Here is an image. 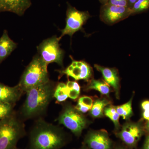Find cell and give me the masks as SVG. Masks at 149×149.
<instances>
[{"mask_svg":"<svg viewBox=\"0 0 149 149\" xmlns=\"http://www.w3.org/2000/svg\"><path fill=\"white\" fill-rule=\"evenodd\" d=\"M65 143V135L60 128L40 120L30 134L29 149H59Z\"/></svg>","mask_w":149,"mask_h":149,"instance_id":"6da1fadb","label":"cell"},{"mask_svg":"<svg viewBox=\"0 0 149 149\" xmlns=\"http://www.w3.org/2000/svg\"><path fill=\"white\" fill-rule=\"evenodd\" d=\"M54 91L53 83L49 81L26 91L27 97L22 109L23 116L30 118L45 111L54 97Z\"/></svg>","mask_w":149,"mask_h":149,"instance_id":"7a4b0ae2","label":"cell"},{"mask_svg":"<svg viewBox=\"0 0 149 149\" xmlns=\"http://www.w3.org/2000/svg\"><path fill=\"white\" fill-rule=\"evenodd\" d=\"M47 66L40 56H36L33 58L22 74L18 85L23 92L49 81Z\"/></svg>","mask_w":149,"mask_h":149,"instance_id":"3957f363","label":"cell"},{"mask_svg":"<svg viewBox=\"0 0 149 149\" xmlns=\"http://www.w3.org/2000/svg\"><path fill=\"white\" fill-rule=\"evenodd\" d=\"M24 135L23 126L16 118L9 116L0 121V149H13Z\"/></svg>","mask_w":149,"mask_h":149,"instance_id":"277c9868","label":"cell"},{"mask_svg":"<svg viewBox=\"0 0 149 149\" xmlns=\"http://www.w3.org/2000/svg\"><path fill=\"white\" fill-rule=\"evenodd\" d=\"M58 120L77 136L81 135L88 123L82 113L69 104L65 106Z\"/></svg>","mask_w":149,"mask_h":149,"instance_id":"5b68a950","label":"cell"},{"mask_svg":"<svg viewBox=\"0 0 149 149\" xmlns=\"http://www.w3.org/2000/svg\"><path fill=\"white\" fill-rule=\"evenodd\" d=\"M60 40L59 37L54 36L45 40L38 47L40 56L47 65L56 63L62 66L64 53L60 47Z\"/></svg>","mask_w":149,"mask_h":149,"instance_id":"8992f818","label":"cell"},{"mask_svg":"<svg viewBox=\"0 0 149 149\" xmlns=\"http://www.w3.org/2000/svg\"><path fill=\"white\" fill-rule=\"evenodd\" d=\"M90 15L87 11L78 10L68 4L66 11V25L61 30V39L65 35L72 37L75 32L81 30L83 25L90 18Z\"/></svg>","mask_w":149,"mask_h":149,"instance_id":"52a82bcc","label":"cell"},{"mask_svg":"<svg viewBox=\"0 0 149 149\" xmlns=\"http://www.w3.org/2000/svg\"><path fill=\"white\" fill-rule=\"evenodd\" d=\"M101 15L104 21L109 24H113L131 15V10L128 7L106 3L102 8Z\"/></svg>","mask_w":149,"mask_h":149,"instance_id":"ba28073f","label":"cell"},{"mask_svg":"<svg viewBox=\"0 0 149 149\" xmlns=\"http://www.w3.org/2000/svg\"><path fill=\"white\" fill-rule=\"evenodd\" d=\"M62 74H66L76 80L88 81L92 75V69L84 61L72 60V63L66 69L61 71Z\"/></svg>","mask_w":149,"mask_h":149,"instance_id":"9c48e42d","label":"cell"},{"mask_svg":"<svg viewBox=\"0 0 149 149\" xmlns=\"http://www.w3.org/2000/svg\"><path fill=\"white\" fill-rule=\"evenodd\" d=\"M143 134V129L139 123H128L116 133L118 137L129 146H136Z\"/></svg>","mask_w":149,"mask_h":149,"instance_id":"30bf717a","label":"cell"},{"mask_svg":"<svg viewBox=\"0 0 149 149\" xmlns=\"http://www.w3.org/2000/svg\"><path fill=\"white\" fill-rule=\"evenodd\" d=\"M85 143L92 149H111L112 146L111 140L104 130L88 133L85 137Z\"/></svg>","mask_w":149,"mask_h":149,"instance_id":"8fae6325","label":"cell"},{"mask_svg":"<svg viewBox=\"0 0 149 149\" xmlns=\"http://www.w3.org/2000/svg\"><path fill=\"white\" fill-rule=\"evenodd\" d=\"M31 5V0H0V12H10L21 16Z\"/></svg>","mask_w":149,"mask_h":149,"instance_id":"7c38bea8","label":"cell"},{"mask_svg":"<svg viewBox=\"0 0 149 149\" xmlns=\"http://www.w3.org/2000/svg\"><path fill=\"white\" fill-rule=\"evenodd\" d=\"M95 67L102 73L104 80L107 84L113 88L115 91L116 97L118 98L120 80L117 70L114 68L104 67L97 64L95 65Z\"/></svg>","mask_w":149,"mask_h":149,"instance_id":"4fadbf2b","label":"cell"},{"mask_svg":"<svg viewBox=\"0 0 149 149\" xmlns=\"http://www.w3.org/2000/svg\"><path fill=\"white\" fill-rule=\"evenodd\" d=\"M22 92L18 85L11 87L0 83V102L13 104L19 99Z\"/></svg>","mask_w":149,"mask_h":149,"instance_id":"5bb4252c","label":"cell"},{"mask_svg":"<svg viewBox=\"0 0 149 149\" xmlns=\"http://www.w3.org/2000/svg\"><path fill=\"white\" fill-rule=\"evenodd\" d=\"M17 44L9 37L5 30L0 38V63L6 58L16 48Z\"/></svg>","mask_w":149,"mask_h":149,"instance_id":"9a60e30c","label":"cell"},{"mask_svg":"<svg viewBox=\"0 0 149 149\" xmlns=\"http://www.w3.org/2000/svg\"><path fill=\"white\" fill-rule=\"evenodd\" d=\"M110 104V102L106 99L96 100L93 103L91 109V114L93 117L99 118L103 116L104 110Z\"/></svg>","mask_w":149,"mask_h":149,"instance_id":"2e32d148","label":"cell"},{"mask_svg":"<svg viewBox=\"0 0 149 149\" xmlns=\"http://www.w3.org/2000/svg\"><path fill=\"white\" fill-rule=\"evenodd\" d=\"M87 90H95L105 95L109 96L110 92L109 85L102 80L92 79L87 87Z\"/></svg>","mask_w":149,"mask_h":149,"instance_id":"e0dca14e","label":"cell"},{"mask_svg":"<svg viewBox=\"0 0 149 149\" xmlns=\"http://www.w3.org/2000/svg\"><path fill=\"white\" fill-rule=\"evenodd\" d=\"M93 104V100L91 97L83 96L79 99L75 108L82 113H85L91 109Z\"/></svg>","mask_w":149,"mask_h":149,"instance_id":"ac0fdd59","label":"cell"},{"mask_svg":"<svg viewBox=\"0 0 149 149\" xmlns=\"http://www.w3.org/2000/svg\"><path fill=\"white\" fill-rule=\"evenodd\" d=\"M133 100V97L130 99V100L122 105L115 107L118 113L120 116L123 117L124 120H127L133 115L132 103Z\"/></svg>","mask_w":149,"mask_h":149,"instance_id":"d6986e66","label":"cell"},{"mask_svg":"<svg viewBox=\"0 0 149 149\" xmlns=\"http://www.w3.org/2000/svg\"><path fill=\"white\" fill-rule=\"evenodd\" d=\"M68 93L66 84L59 83L55 89L54 97L59 102H61L65 101L68 97Z\"/></svg>","mask_w":149,"mask_h":149,"instance_id":"ffe728a7","label":"cell"},{"mask_svg":"<svg viewBox=\"0 0 149 149\" xmlns=\"http://www.w3.org/2000/svg\"><path fill=\"white\" fill-rule=\"evenodd\" d=\"M66 87L68 90V97L72 100H76L80 94V85L75 81H68L66 84Z\"/></svg>","mask_w":149,"mask_h":149,"instance_id":"44dd1931","label":"cell"},{"mask_svg":"<svg viewBox=\"0 0 149 149\" xmlns=\"http://www.w3.org/2000/svg\"><path fill=\"white\" fill-rule=\"evenodd\" d=\"M104 113L114 123L116 128H118L119 126V119L120 116L116 111L115 107L110 106L107 107L104 110Z\"/></svg>","mask_w":149,"mask_h":149,"instance_id":"7402d4cb","label":"cell"},{"mask_svg":"<svg viewBox=\"0 0 149 149\" xmlns=\"http://www.w3.org/2000/svg\"><path fill=\"white\" fill-rule=\"evenodd\" d=\"M149 9V0H138L131 10V14H135L144 12Z\"/></svg>","mask_w":149,"mask_h":149,"instance_id":"603a6c76","label":"cell"},{"mask_svg":"<svg viewBox=\"0 0 149 149\" xmlns=\"http://www.w3.org/2000/svg\"><path fill=\"white\" fill-rule=\"evenodd\" d=\"M12 104L0 102V121L11 114Z\"/></svg>","mask_w":149,"mask_h":149,"instance_id":"cb8c5ba5","label":"cell"},{"mask_svg":"<svg viewBox=\"0 0 149 149\" xmlns=\"http://www.w3.org/2000/svg\"><path fill=\"white\" fill-rule=\"evenodd\" d=\"M107 3L119 6L128 7V0H109Z\"/></svg>","mask_w":149,"mask_h":149,"instance_id":"d4e9b609","label":"cell"},{"mask_svg":"<svg viewBox=\"0 0 149 149\" xmlns=\"http://www.w3.org/2000/svg\"><path fill=\"white\" fill-rule=\"evenodd\" d=\"M141 107L144 111L149 110V101L143 102L141 104Z\"/></svg>","mask_w":149,"mask_h":149,"instance_id":"484cf974","label":"cell"},{"mask_svg":"<svg viewBox=\"0 0 149 149\" xmlns=\"http://www.w3.org/2000/svg\"><path fill=\"white\" fill-rule=\"evenodd\" d=\"M143 118L147 121L149 120V110L144 111L143 114Z\"/></svg>","mask_w":149,"mask_h":149,"instance_id":"4316f807","label":"cell"},{"mask_svg":"<svg viewBox=\"0 0 149 149\" xmlns=\"http://www.w3.org/2000/svg\"><path fill=\"white\" fill-rule=\"evenodd\" d=\"M143 149H149V134L147 136L145 141Z\"/></svg>","mask_w":149,"mask_h":149,"instance_id":"83f0119b","label":"cell"},{"mask_svg":"<svg viewBox=\"0 0 149 149\" xmlns=\"http://www.w3.org/2000/svg\"><path fill=\"white\" fill-rule=\"evenodd\" d=\"M138 0H128V7L131 8Z\"/></svg>","mask_w":149,"mask_h":149,"instance_id":"f1b7e54d","label":"cell"},{"mask_svg":"<svg viewBox=\"0 0 149 149\" xmlns=\"http://www.w3.org/2000/svg\"><path fill=\"white\" fill-rule=\"evenodd\" d=\"M145 128H146V130L149 133V120L147 121L146 126H145Z\"/></svg>","mask_w":149,"mask_h":149,"instance_id":"f546056e","label":"cell"},{"mask_svg":"<svg viewBox=\"0 0 149 149\" xmlns=\"http://www.w3.org/2000/svg\"><path fill=\"white\" fill-rule=\"evenodd\" d=\"M101 2L104 3V4L107 3V2L109 0H100Z\"/></svg>","mask_w":149,"mask_h":149,"instance_id":"4dcf8cb0","label":"cell"},{"mask_svg":"<svg viewBox=\"0 0 149 149\" xmlns=\"http://www.w3.org/2000/svg\"><path fill=\"white\" fill-rule=\"evenodd\" d=\"M116 149H126L123 148H117Z\"/></svg>","mask_w":149,"mask_h":149,"instance_id":"1f68e13d","label":"cell"},{"mask_svg":"<svg viewBox=\"0 0 149 149\" xmlns=\"http://www.w3.org/2000/svg\"><path fill=\"white\" fill-rule=\"evenodd\" d=\"M13 149H19L17 148H15Z\"/></svg>","mask_w":149,"mask_h":149,"instance_id":"d6a6232c","label":"cell"},{"mask_svg":"<svg viewBox=\"0 0 149 149\" xmlns=\"http://www.w3.org/2000/svg\"><path fill=\"white\" fill-rule=\"evenodd\" d=\"M85 149V148H82V149Z\"/></svg>","mask_w":149,"mask_h":149,"instance_id":"836d02e7","label":"cell"}]
</instances>
